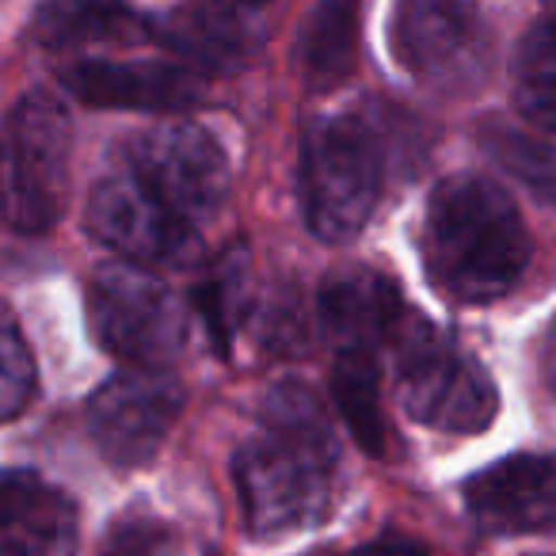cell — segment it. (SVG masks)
<instances>
[{
    "label": "cell",
    "instance_id": "cell-1",
    "mask_svg": "<svg viewBox=\"0 0 556 556\" xmlns=\"http://www.w3.org/2000/svg\"><path fill=\"white\" fill-rule=\"evenodd\" d=\"M336 434L313 389L282 381L260 408V427L237 454L244 526L282 538L320 526L336 500Z\"/></svg>",
    "mask_w": 556,
    "mask_h": 556
},
{
    "label": "cell",
    "instance_id": "cell-2",
    "mask_svg": "<svg viewBox=\"0 0 556 556\" xmlns=\"http://www.w3.org/2000/svg\"><path fill=\"white\" fill-rule=\"evenodd\" d=\"M424 263L454 302H500L530 267V232L500 184L450 176L427 199Z\"/></svg>",
    "mask_w": 556,
    "mask_h": 556
},
{
    "label": "cell",
    "instance_id": "cell-3",
    "mask_svg": "<svg viewBox=\"0 0 556 556\" xmlns=\"http://www.w3.org/2000/svg\"><path fill=\"white\" fill-rule=\"evenodd\" d=\"M389 348L396 358L401 404L416 424L446 434H480L495 419L500 396L484 366L434 325L408 313Z\"/></svg>",
    "mask_w": 556,
    "mask_h": 556
},
{
    "label": "cell",
    "instance_id": "cell-4",
    "mask_svg": "<svg viewBox=\"0 0 556 556\" xmlns=\"http://www.w3.org/2000/svg\"><path fill=\"white\" fill-rule=\"evenodd\" d=\"M73 126L47 92H27L0 130V214L16 232H47L65 206Z\"/></svg>",
    "mask_w": 556,
    "mask_h": 556
},
{
    "label": "cell",
    "instance_id": "cell-5",
    "mask_svg": "<svg viewBox=\"0 0 556 556\" xmlns=\"http://www.w3.org/2000/svg\"><path fill=\"white\" fill-rule=\"evenodd\" d=\"M381 191V149L355 115L320 118L302 141L305 222L328 244L358 237Z\"/></svg>",
    "mask_w": 556,
    "mask_h": 556
},
{
    "label": "cell",
    "instance_id": "cell-6",
    "mask_svg": "<svg viewBox=\"0 0 556 556\" xmlns=\"http://www.w3.org/2000/svg\"><path fill=\"white\" fill-rule=\"evenodd\" d=\"M88 320L103 351L141 370H161L187 348L184 298L138 263H108L96 270Z\"/></svg>",
    "mask_w": 556,
    "mask_h": 556
},
{
    "label": "cell",
    "instance_id": "cell-7",
    "mask_svg": "<svg viewBox=\"0 0 556 556\" xmlns=\"http://www.w3.org/2000/svg\"><path fill=\"white\" fill-rule=\"evenodd\" d=\"M130 176L191 225L206 222L229 194L225 149L202 126L168 123L141 130L126 149Z\"/></svg>",
    "mask_w": 556,
    "mask_h": 556
},
{
    "label": "cell",
    "instance_id": "cell-8",
    "mask_svg": "<svg viewBox=\"0 0 556 556\" xmlns=\"http://www.w3.org/2000/svg\"><path fill=\"white\" fill-rule=\"evenodd\" d=\"M184 412V389L161 370H123L88 401V431L118 469H141L156 457Z\"/></svg>",
    "mask_w": 556,
    "mask_h": 556
},
{
    "label": "cell",
    "instance_id": "cell-9",
    "mask_svg": "<svg viewBox=\"0 0 556 556\" xmlns=\"http://www.w3.org/2000/svg\"><path fill=\"white\" fill-rule=\"evenodd\" d=\"M393 50L431 88H469L488 62V31L469 0H401Z\"/></svg>",
    "mask_w": 556,
    "mask_h": 556
},
{
    "label": "cell",
    "instance_id": "cell-10",
    "mask_svg": "<svg viewBox=\"0 0 556 556\" xmlns=\"http://www.w3.org/2000/svg\"><path fill=\"white\" fill-rule=\"evenodd\" d=\"M88 229L138 267H179L199 248L194 225L164 206L130 172L108 176L92 191Z\"/></svg>",
    "mask_w": 556,
    "mask_h": 556
},
{
    "label": "cell",
    "instance_id": "cell-11",
    "mask_svg": "<svg viewBox=\"0 0 556 556\" xmlns=\"http://www.w3.org/2000/svg\"><path fill=\"white\" fill-rule=\"evenodd\" d=\"M62 85L88 108L111 111H184L199 100L194 70L168 62H77L62 70Z\"/></svg>",
    "mask_w": 556,
    "mask_h": 556
},
{
    "label": "cell",
    "instance_id": "cell-12",
    "mask_svg": "<svg viewBox=\"0 0 556 556\" xmlns=\"http://www.w3.org/2000/svg\"><path fill=\"white\" fill-rule=\"evenodd\" d=\"M472 518L488 530H538L556 518V462L507 457L465 484Z\"/></svg>",
    "mask_w": 556,
    "mask_h": 556
},
{
    "label": "cell",
    "instance_id": "cell-13",
    "mask_svg": "<svg viewBox=\"0 0 556 556\" xmlns=\"http://www.w3.org/2000/svg\"><path fill=\"white\" fill-rule=\"evenodd\" d=\"M156 39L191 70H237L260 42V27L244 0H184L161 20Z\"/></svg>",
    "mask_w": 556,
    "mask_h": 556
},
{
    "label": "cell",
    "instance_id": "cell-14",
    "mask_svg": "<svg viewBox=\"0 0 556 556\" xmlns=\"http://www.w3.org/2000/svg\"><path fill=\"white\" fill-rule=\"evenodd\" d=\"M408 317L401 290L370 267H348L320 290V320L343 351H370L396 336Z\"/></svg>",
    "mask_w": 556,
    "mask_h": 556
},
{
    "label": "cell",
    "instance_id": "cell-15",
    "mask_svg": "<svg viewBox=\"0 0 556 556\" xmlns=\"http://www.w3.org/2000/svg\"><path fill=\"white\" fill-rule=\"evenodd\" d=\"M358 50V0H320L305 16L298 39V70L313 92L336 88L355 65Z\"/></svg>",
    "mask_w": 556,
    "mask_h": 556
},
{
    "label": "cell",
    "instance_id": "cell-16",
    "mask_svg": "<svg viewBox=\"0 0 556 556\" xmlns=\"http://www.w3.org/2000/svg\"><path fill=\"white\" fill-rule=\"evenodd\" d=\"M31 31L42 47L73 50L141 39V20L126 9V0H42Z\"/></svg>",
    "mask_w": 556,
    "mask_h": 556
},
{
    "label": "cell",
    "instance_id": "cell-17",
    "mask_svg": "<svg viewBox=\"0 0 556 556\" xmlns=\"http://www.w3.org/2000/svg\"><path fill=\"white\" fill-rule=\"evenodd\" d=\"M0 556H77V507L70 495L42 484L0 522Z\"/></svg>",
    "mask_w": 556,
    "mask_h": 556
},
{
    "label": "cell",
    "instance_id": "cell-18",
    "mask_svg": "<svg viewBox=\"0 0 556 556\" xmlns=\"http://www.w3.org/2000/svg\"><path fill=\"white\" fill-rule=\"evenodd\" d=\"M332 393L340 404V416L348 424V431L355 434V442L366 454L381 457L386 454V412H381V393H378V366H374L370 351H340V363L332 374Z\"/></svg>",
    "mask_w": 556,
    "mask_h": 556
},
{
    "label": "cell",
    "instance_id": "cell-19",
    "mask_svg": "<svg viewBox=\"0 0 556 556\" xmlns=\"http://www.w3.org/2000/svg\"><path fill=\"white\" fill-rule=\"evenodd\" d=\"M515 103L533 126L556 134V20L533 24L518 47Z\"/></svg>",
    "mask_w": 556,
    "mask_h": 556
},
{
    "label": "cell",
    "instance_id": "cell-20",
    "mask_svg": "<svg viewBox=\"0 0 556 556\" xmlns=\"http://www.w3.org/2000/svg\"><path fill=\"white\" fill-rule=\"evenodd\" d=\"M484 149L518 179L530 187L541 202L556 206V146L545 138H533L526 130H515L507 123H488L480 134Z\"/></svg>",
    "mask_w": 556,
    "mask_h": 556
},
{
    "label": "cell",
    "instance_id": "cell-21",
    "mask_svg": "<svg viewBox=\"0 0 556 556\" xmlns=\"http://www.w3.org/2000/svg\"><path fill=\"white\" fill-rule=\"evenodd\" d=\"M35 355L27 348L12 305L0 298V424L16 419L35 393Z\"/></svg>",
    "mask_w": 556,
    "mask_h": 556
},
{
    "label": "cell",
    "instance_id": "cell-22",
    "mask_svg": "<svg viewBox=\"0 0 556 556\" xmlns=\"http://www.w3.org/2000/svg\"><path fill=\"white\" fill-rule=\"evenodd\" d=\"M103 556H176V533L161 518H118L108 533Z\"/></svg>",
    "mask_w": 556,
    "mask_h": 556
},
{
    "label": "cell",
    "instance_id": "cell-23",
    "mask_svg": "<svg viewBox=\"0 0 556 556\" xmlns=\"http://www.w3.org/2000/svg\"><path fill=\"white\" fill-rule=\"evenodd\" d=\"M42 488V480L27 469H0V522L12 518L35 492Z\"/></svg>",
    "mask_w": 556,
    "mask_h": 556
},
{
    "label": "cell",
    "instance_id": "cell-24",
    "mask_svg": "<svg viewBox=\"0 0 556 556\" xmlns=\"http://www.w3.org/2000/svg\"><path fill=\"white\" fill-rule=\"evenodd\" d=\"M351 556H431V553L408 538H381V541H370V545L355 548Z\"/></svg>",
    "mask_w": 556,
    "mask_h": 556
},
{
    "label": "cell",
    "instance_id": "cell-25",
    "mask_svg": "<svg viewBox=\"0 0 556 556\" xmlns=\"http://www.w3.org/2000/svg\"><path fill=\"white\" fill-rule=\"evenodd\" d=\"M541 370H545L548 389L556 393V320H553V328H548L545 343H541Z\"/></svg>",
    "mask_w": 556,
    "mask_h": 556
},
{
    "label": "cell",
    "instance_id": "cell-26",
    "mask_svg": "<svg viewBox=\"0 0 556 556\" xmlns=\"http://www.w3.org/2000/svg\"><path fill=\"white\" fill-rule=\"evenodd\" d=\"M244 4H248V9H255V12H260L263 4H267V0H244Z\"/></svg>",
    "mask_w": 556,
    "mask_h": 556
},
{
    "label": "cell",
    "instance_id": "cell-27",
    "mask_svg": "<svg viewBox=\"0 0 556 556\" xmlns=\"http://www.w3.org/2000/svg\"><path fill=\"white\" fill-rule=\"evenodd\" d=\"M553 4H556V0H553Z\"/></svg>",
    "mask_w": 556,
    "mask_h": 556
}]
</instances>
